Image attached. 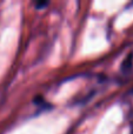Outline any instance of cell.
<instances>
[{
	"instance_id": "6da1fadb",
	"label": "cell",
	"mask_w": 133,
	"mask_h": 134,
	"mask_svg": "<svg viewBox=\"0 0 133 134\" xmlns=\"http://www.w3.org/2000/svg\"><path fill=\"white\" fill-rule=\"evenodd\" d=\"M132 66H133V54H130V55L125 59L124 63H123L121 71L124 72V73H129L132 69Z\"/></svg>"
}]
</instances>
